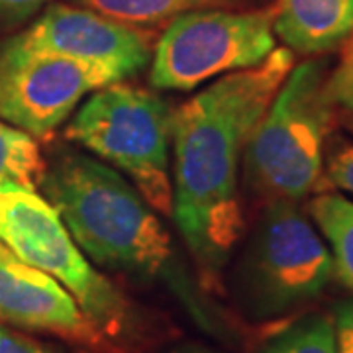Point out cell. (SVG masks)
Returning a JSON list of instances; mask_svg holds the SVG:
<instances>
[{
  "instance_id": "e0dca14e",
  "label": "cell",
  "mask_w": 353,
  "mask_h": 353,
  "mask_svg": "<svg viewBox=\"0 0 353 353\" xmlns=\"http://www.w3.org/2000/svg\"><path fill=\"white\" fill-rule=\"evenodd\" d=\"M324 175L328 185L353 194V141L330 139L324 155Z\"/></svg>"
},
{
  "instance_id": "2e32d148",
  "label": "cell",
  "mask_w": 353,
  "mask_h": 353,
  "mask_svg": "<svg viewBox=\"0 0 353 353\" xmlns=\"http://www.w3.org/2000/svg\"><path fill=\"white\" fill-rule=\"evenodd\" d=\"M326 94L336 108L353 112V32L341 46L340 61L334 69H330Z\"/></svg>"
},
{
  "instance_id": "8992f818",
  "label": "cell",
  "mask_w": 353,
  "mask_h": 353,
  "mask_svg": "<svg viewBox=\"0 0 353 353\" xmlns=\"http://www.w3.org/2000/svg\"><path fill=\"white\" fill-rule=\"evenodd\" d=\"M334 277L326 241L296 202L271 201L241 265V292L257 318L289 314L318 299Z\"/></svg>"
},
{
  "instance_id": "6da1fadb",
  "label": "cell",
  "mask_w": 353,
  "mask_h": 353,
  "mask_svg": "<svg viewBox=\"0 0 353 353\" xmlns=\"http://www.w3.org/2000/svg\"><path fill=\"white\" fill-rule=\"evenodd\" d=\"M292 67L294 53L275 48L263 63L216 79L173 110L171 216L204 279L220 273L240 240L243 153Z\"/></svg>"
},
{
  "instance_id": "44dd1931",
  "label": "cell",
  "mask_w": 353,
  "mask_h": 353,
  "mask_svg": "<svg viewBox=\"0 0 353 353\" xmlns=\"http://www.w3.org/2000/svg\"><path fill=\"white\" fill-rule=\"evenodd\" d=\"M171 353H216V352H210V350H204V347H181V350H175V352Z\"/></svg>"
},
{
  "instance_id": "5b68a950",
  "label": "cell",
  "mask_w": 353,
  "mask_h": 353,
  "mask_svg": "<svg viewBox=\"0 0 353 353\" xmlns=\"http://www.w3.org/2000/svg\"><path fill=\"white\" fill-rule=\"evenodd\" d=\"M0 241L16 259L61 283L102 338L130 328L126 296L88 261L59 212L38 190L0 185Z\"/></svg>"
},
{
  "instance_id": "7a4b0ae2",
  "label": "cell",
  "mask_w": 353,
  "mask_h": 353,
  "mask_svg": "<svg viewBox=\"0 0 353 353\" xmlns=\"http://www.w3.org/2000/svg\"><path fill=\"white\" fill-rule=\"evenodd\" d=\"M39 189L90 263L163 281L206 322L167 228L126 176L92 155L65 152L46 167Z\"/></svg>"
},
{
  "instance_id": "7c38bea8",
  "label": "cell",
  "mask_w": 353,
  "mask_h": 353,
  "mask_svg": "<svg viewBox=\"0 0 353 353\" xmlns=\"http://www.w3.org/2000/svg\"><path fill=\"white\" fill-rule=\"evenodd\" d=\"M308 216L328 243L334 277L353 290V201L340 192L316 194L308 204Z\"/></svg>"
},
{
  "instance_id": "9c48e42d",
  "label": "cell",
  "mask_w": 353,
  "mask_h": 353,
  "mask_svg": "<svg viewBox=\"0 0 353 353\" xmlns=\"http://www.w3.org/2000/svg\"><path fill=\"white\" fill-rule=\"evenodd\" d=\"M0 48L69 57L81 63L104 67L122 81L145 69L153 55L150 32L116 22L90 8L65 4H53L43 10L34 24L0 43Z\"/></svg>"
},
{
  "instance_id": "ac0fdd59",
  "label": "cell",
  "mask_w": 353,
  "mask_h": 353,
  "mask_svg": "<svg viewBox=\"0 0 353 353\" xmlns=\"http://www.w3.org/2000/svg\"><path fill=\"white\" fill-rule=\"evenodd\" d=\"M50 0H0V30L22 26L48 4Z\"/></svg>"
},
{
  "instance_id": "9a60e30c",
  "label": "cell",
  "mask_w": 353,
  "mask_h": 353,
  "mask_svg": "<svg viewBox=\"0 0 353 353\" xmlns=\"http://www.w3.org/2000/svg\"><path fill=\"white\" fill-rule=\"evenodd\" d=\"M261 353H338L332 318L310 314L283 330Z\"/></svg>"
},
{
  "instance_id": "8fae6325",
  "label": "cell",
  "mask_w": 353,
  "mask_h": 353,
  "mask_svg": "<svg viewBox=\"0 0 353 353\" xmlns=\"http://www.w3.org/2000/svg\"><path fill=\"white\" fill-rule=\"evenodd\" d=\"M273 32L292 53L341 50L353 32V0H277Z\"/></svg>"
},
{
  "instance_id": "3957f363",
  "label": "cell",
  "mask_w": 353,
  "mask_h": 353,
  "mask_svg": "<svg viewBox=\"0 0 353 353\" xmlns=\"http://www.w3.org/2000/svg\"><path fill=\"white\" fill-rule=\"evenodd\" d=\"M328 73L320 57L292 67L245 148V181L269 202L301 201L320 183L336 108Z\"/></svg>"
},
{
  "instance_id": "277c9868",
  "label": "cell",
  "mask_w": 353,
  "mask_h": 353,
  "mask_svg": "<svg viewBox=\"0 0 353 353\" xmlns=\"http://www.w3.org/2000/svg\"><path fill=\"white\" fill-rule=\"evenodd\" d=\"M173 110L157 92L118 81L88 97L65 136L126 176L157 214L171 216Z\"/></svg>"
},
{
  "instance_id": "30bf717a",
  "label": "cell",
  "mask_w": 353,
  "mask_h": 353,
  "mask_svg": "<svg viewBox=\"0 0 353 353\" xmlns=\"http://www.w3.org/2000/svg\"><path fill=\"white\" fill-rule=\"evenodd\" d=\"M0 324L88 345L102 341L101 332L61 283L16 257L0 259Z\"/></svg>"
},
{
  "instance_id": "d6986e66",
  "label": "cell",
  "mask_w": 353,
  "mask_h": 353,
  "mask_svg": "<svg viewBox=\"0 0 353 353\" xmlns=\"http://www.w3.org/2000/svg\"><path fill=\"white\" fill-rule=\"evenodd\" d=\"M332 324L338 353H353V299L336 304Z\"/></svg>"
},
{
  "instance_id": "4fadbf2b",
  "label": "cell",
  "mask_w": 353,
  "mask_h": 353,
  "mask_svg": "<svg viewBox=\"0 0 353 353\" xmlns=\"http://www.w3.org/2000/svg\"><path fill=\"white\" fill-rule=\"evenodd\" d=\"M85 8L128 26H153L171 22L176 16L226 8L236 10L250 0H77Z\"/></svg>"
},
{
  "instance_id": "603a6c76",
  "label": "cell",
  "mask_w": 353,
  "mask_h": 353,
  "mask_svg": "<svg viewBox=\"0 0 353 353\" xmlns=\"http://www.w3.org/2000/svg\"><path fill=\"white\" fill-rule=\"evenodd\" d=\"M345 124H347V128H350V132H352V134H353V112H352V116H347V122H345Z\"/></svg>"
},
{
  "instance_id": "7402d4cb",
  "label": "cell",
  "mask_w": 353,
  "mask_h": 353,
  "mask_svg": "<svg viewBox=\"0 0 353 353\" xmlns=\"http://www.w3.org/2000/svg\"><path fill=\"white\" fill-rule=\"evenodd\" d=\"M6 257H14V255L8 252V248L0 241V259H6Z\"/></svg>"
},
{
  "instance_id": "ffe728a7",
  "label": "cell",
  "mask_w": 353,
  "mask_h": 353,
  "mask_svg": "<svg viewBox=\"0 0 353 353\" xmlns=\"http://www.w3.org/2000/svg\"><path fill=\"white\" fill-rule=\"evenodd\" d=\"M0 353H59L53 347L41 343V341L32 340L20 332L6 328L0 324Z\"/></svg>"
},
{
  "instance_id": "ba28073f",
  "label": "cell",
  "mask_w": 353,
  "mask_h": 353,
  "mask_svg": "<svg viewBox=\"0 0 353 353\" xmlns=\"http://www.w3.org/2000/svg\"><path fill=\"white\" fill-rule=\"evenodd\" d=\"M118 81L104 67L0 48V120L43 139L71 118L85 97Z\"/></svg>"
},
{
  "instance_id": "5bb4252c",
  "label": "cell",
  "mask_w": 353,
  "mask_h": 353,
  "mask_svg": "<svg viewBox=\"0 0 353 353\" xmlns=\"http://www.w3.org/2000/svg\"><path fill=\"white\" fill-rule=\"evenodd\" d=\"M46 167L38 141L0 120V185L38 190Z\"/></svg>"
},
{
  "instance_id": "52a82bcc",
  "label": "cell",
  "mask_w": 353,
  "mask_h": 353,
  "mask_svg": "<svg viewBox=\"0 0 353 353\" xmlns=\"http://www.w3.org/2000/svg\"><path fill=\"white\" fill-rule=\"evenodd\" d=\"M275 48L273 8L183 14L169 22L153 48L150 85L194 90L216 77L257 67Z\"/></svg>"
}]
</instances>
